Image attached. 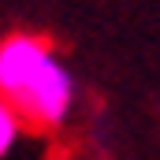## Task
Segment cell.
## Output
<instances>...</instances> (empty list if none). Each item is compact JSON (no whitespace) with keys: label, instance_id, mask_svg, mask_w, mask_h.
<instances>
[{"label":"cell","instance_id":"obj_1","mask_svg":"<svg viewBox=\"0 0 160 160\" xmlns=\"http://www.w3.org/2000/svg\"><path fill=\"white\" fill-rule=\"evenodd\" d=\"M0 97L19 108L26 127L56 130L75 112L78 82L45 38L11 34L0 41Z\"/></svg>","mask_w":160,"mask_h":160},{"label":"cell","instance_id":"obj_2","mask_svg":"<svg viewBox=\"0 0 160 160\" xmlns=\"http://www.w3.org/2000/svg\"><path fill=\"white\" fill-rule=\"evenodd\" d=\"M22 134H26V119L19 116V108H15L11 101L0 97V160L11 157V153L19 149Z\"/></svg>","mask_w":160,"mask_h":160}]
</instances>
